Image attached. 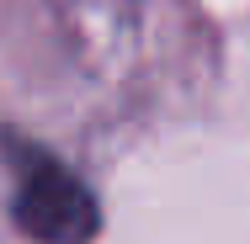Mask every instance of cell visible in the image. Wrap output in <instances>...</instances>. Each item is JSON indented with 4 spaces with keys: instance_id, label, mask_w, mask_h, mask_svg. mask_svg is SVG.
Here are the masks:
<instances>
[{
    "instance_id": "1",
    "label": "cell",
    "mask_w": 250,
    "mask_h": 244,
    "mask_svg": "<svg viewBox=\"0 0 250 244\" xmlns=\"http://www.w3.org/2000/svg\"><path fill=\"white\" fill-rule=\"evenodd\" d=\"M16 170V223L38 244H91L101 228V207L85 191V181L59 165L53 154H38L21 138H11Z\"/></svg>"
}]
</instances>
